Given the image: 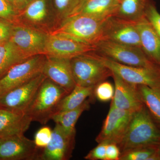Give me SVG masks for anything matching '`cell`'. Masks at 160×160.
<instances>
[{"label": "cell", "mask_w": 160, "mask_h": 160, "mask_svg": "<svg viewBox=\"0 0 160 160\" xmlns=\"http://www.w3.org/2000/svg\"><path fill=\"white\" fill-rule=\"evenodd\" d=\"M117 145L121 153L138 147L160 146V126L145 105L133 113Z\"/></svg>", "instance_id": "1"}, {"label": "cell", "mask_w": 160, "mask_h": 160, "mask_svg": "<svg viewBox=\"0 0 160 160\" xmlns=\"http://www.w3.org/2000/svg\"><path fill=\"white\" fill-rule=\"evenodd\" d=\"M108 19L84 15L71 16L62 20L58 28L49 33L63 35L95 46L102 40L104 26Z\"/></svg>", "instance_id": "2"}, {"label": "cell", "mask_w": 160, "mask_h": 160, "mask_svg": "<svg viewBox=\"0 0 160 160\" xmlns=\"http://www.w3.org/2000/svg\"><path fill=\"white\" fill-rule=\"evenodd\" d=\"M68 94L61 86L46 78L25 113L32 121L45 125L51 119L60 101Z\"/></svg>", "instance_id": "3"}, {"label": "cell", "mask_w": 160, "mask_h": 160, "mask_svg": "<svg viewBox=\"0 0 160 160\" xmlns=\"http://www.w3.org/2000/svg\"><path fill=\"white\" fill-rule=\"evenodd\" d=\"M98 54L127 66L159 69L160 67L145 54L142 48L102 40L96 45Z\"/></svg>", "instance_id": "4"}, {"label": "cell", "mask_w": 160, "mask_h": 160, "mask_svg": "<svg viewBox=\"0 0 160 160\" xmlns=\"http://www.w3.org/2000/svg\"><path fill=\"white\" fill-rule=\"evenodd\" d=\"M72 73L78 86H95L112 76V72L92 52L71 59Z\"/></svg>", "instance_id": "5"}, {"label": "cell", "mask_w": 160, "mask_h": 160, "mask_svg": "<svg viewBox=\"0 0 160 160\" xmlns=\"http://www.w3.org/2000/svg\"><path fill=\"white\" fill-rule=\"evenodd\" d=\"M46 59L45 55H38L11 67L0 78V96L42 73Z\"/></svg>", "instance_id": "6"}, {"label": "cell", "mask_w": 160, "mask_h": 160, "mask_svg": "<svg viewBox=\"0 0 160 160\" xmlns=\"http://www.w3.org/2000/svg\"><path fill=\"white\" fill-rule=\"evenodd\" d=\"M94 54L112 72L126 82L138 86L145 85L151 88H160V70L127 66L98 53Z\"/></svg>", "instance_id": "7"}, {"label": "cell", "mask_w": 160, "mask_h": 160, "mask_svg": "<svg viewBox=\"0 0 160 160\" xmlns=\"http://www.w3.org/2000/svg\"><path fill=\"white\" fill-rule=\"evenodd\" d=\"M49 33L28 25L13 26L9 41L28 58L45 55Z\"/></svg>", "instance_id": "8"}, {"label": "cell", "mask_w": 160, "mask_h": 160, "mask_svg": "<svg viewBox=\"0 0 160 160\" xmlns=\"http://www.w3.org/2000/svg\"><path fill=\"white\" fill-rule=\"evenodd\" d=\"M43 73L0 96V108L26 114L38 89L46 78Z\"/></svg>", "instance_id": "9"}, {"label": "cell", "mask_w": 160, "mask_h": 160, "mask_svg": "<svg viewBox=\"0 0 160 160\" xmlns=\"http://www.w3.org/2000/svg\"><path fill=\"white\" fill-rule=\"evenodd\" d=\"M96 50V47L93 45L63 35L49 33L45 47V55L47 57L71 60Z\"/></svg>", "instance_id": "10"}, {"label": "cell", "mask_w": 160, "mask_h": 160, "mask_svg": "<svg viewBox=\"0 0 160 160\" xmlns=\"http://www.w3.org/2000/svg\"><path fill=\"white\" fill-rule=\"evenodd\" d=\"M40 149L24 134L0 138V160H38Z\"/></svg>", "instance_id": "11"}, {"label": "cell", "mask_w": 160, "mask_h": 160, "mask_svg": "<svg viewBox=\"0 0 160 160\" xmlns=\"http://www.w3.org/2000/svg\"><path fill=\"white\" fill-rule=\"evenodd\" d=\"M102 40H109L141 48L139 32L137 22L112 16L106 20Z\"/></svg>", "instance_id": "12"}, {"label": "cell", "mask_w": 160, "mask_h": 160, "mask_svg": "<svg viewBox=\"0 0 160 160\" xmlns=\"http://www.w3.org/2000/svg\"><path fill=\"white\" fill-rule=\"evenodd\" d=\"M133 113L110 106L96 141L98 143L106 142L117 144L126 132Z\"/></svg>", "instance_id": "13"}, {"label": "cell", "mask_w": 160, "mask_h": 160, "mask_svg": "<svg viewBox=\"0 0 160 160\" xmlns=\"http://www.w3.org/2000/svg\"><path fill=\"white\" fill-rule=\"evenodd\" d=\"M112 72L114 94L110 106L131 112L138 111L144 106L138 85L128 82Z\"/></svg>", "instance_id": "14"}, {"label": "cell", "mask_w": 160, "mask_h": 160, "mask_svg": "<svg viewBox=\"0 0 160 160\" xmlns=\"http://www.w3.org/2000/svg\"><path fill=\"white\" fill-rule=\"evenodd\" d=\"M56 124L51 139L40 152L38 160H68L71 157L75 136L66 134L60 124Z\"/></svg>", "instance_id": "15"}, {"label": "cell", "mask_w": 160, "mask_h": 160, "mask_svg": "<svg viewBox=\"0 0 160 160\" xmlns=\"http://www.w3.org/2000/svg\"><path fill=\"white\" fill-rule=\"evenodd\" d=\"M42 73L47 78L61 86L69 94L76 84L72 73L71 60L47 57Z\"/></svg>", "instance_id": "16"}, {"label": "cell", "mask_w": 160, "mask_h": 160, "mask_svg": "<svg viewBox=\"0 0 160 160\" xmlns=\"http://www.w3.org/2000/svg\"><path fill=\"white\" fill-rule=\"evenodd\" d=\"M120 1L121 0H82L79 6L69 17L84 15L106 19L116 16Z\"/></svg>", "instance_id": "17"}, {"label": "cell", "mask_w": 160, "mask_h": 160, "mask_svg": "<svg viewBox=\"0 0 160 160\" xmlns=\"http://www.w3.org/2000/svg\"><path fill=\"white\" fill-rule=\"evenodd\" d=\"M32 122L26 114L0 108V138L24 134Z\"/></svg>", "instance_id": "18"}, {"label": "cell", "mask_w": 160, "mask_h": 160, "mask_svg": "<svg viewBox=\"0 0 160 160\" xmlns=\"http://www.w3.org/2000/svg\"><path fill=\"white\" fill-rule=\"evenodd\" d=\"M141 48L145 54L160 67V38L146 17L137 22Z\"/></svg>", "instance_id": "19"}, {"label": "cell", "mask_w": 160, "mask_h": 160, "mask_svg": "<svg viewBox=\"0 0 160 160\" xmlns=\"http://www.w3.org/2000/svg\"><path fill=\"white\" fill-rule=\"evenodd\" d=\"M95 87H84L76 85L73 90L60 101L56 109L54 114L79 107L87 98L93 95Z\"/></svg>", "instance_id": "20"}, {"label": "cell", "mask_w": 160, "mask_h": 160, "mask_svg": "<svg viewBox=\"0 0 160 160\" xmlns=\"http://www.w3.org/2000/svg\"><path fill=\"white\" fill-rule=\"evenodd\" d=\"M90 102V100H86L76 109L56 113L52 116L51 119L56 123L60 124L66 134L75 136L76 124L82 113L89 109Z\"/></svg>", "instance_id": "21"}, {"label": "cell", "mask_w": 160, "mask_h": 160, "mask_svg": "<svg viewBox=\"0 0 160 160\" xmlns=\"http://www.w3.org/2000/svg\"><path fill=\"white\" fill-rule=\"evenodd\" d=\"M11 41L0 44V78L11 67L28 59Z\"/></svg>", "instance_id": "22"}, {"label": "cell", "mask_w": 160, "mask_h": 160, "mask_svg": "<svg viewBox=\"0 0 160 160\" xmlns=\"http://www.w3.org/2000/svg\"><path fill=\"white\" fill-rule=\"evenodd\" d=\"M149 0H121L117 13L115 16L137 22L145 17Z\"/></svg>", "instance_id": "23"}, {"label": "cell", "mask_w": 160, "mask_h": 160, "mask_svg": "<svg viewBox=\"0 0 160 160\" xmlns=\"http://www.w3.org/2000/svg\"><path fill=\"white\" fill-rule=\"evenodd\" d=\"M50 10H52L50 0H33L20 14L31 24H42Z\"/></svg>", "instance_id": "24"}, {"label": "cell", "mask_w": 160, "mask_h": 160, "mask_svg": "<svg viewBox=\"0 0 160 160\" xmlns=\"http://www.w3.org/2000/svg\"><path fill=\"white\" fill-rule=\"evenodd\" d=\"M143 103L154 121L160 126V88L138 85Z\"/></svg>", "instance_id": "25"}, {"label": "cell", "mask_w": 160, "mask_h": 160, "mask_svg": "<svg viewBox=\"0 0 160 160\" xmlns=\"http://www.w3.org/2000/svg\"><path fill=\"white\" fill-rule=\"evenodd\" d=\"M52 11L62 21L68 18L82 0H50Z\"/></svg>", "instance_id": "26"}, {"label": "cell", "mask_w": 160, "mask_h": 160, "mask_svg": "<svg viewBox=\"0 0 160 160\" xmlns=\"http://www.w3.org/2000/svg\"><path fill=\"white\" fill-rule=\"evenodd\" d=\"M159 146H144L132 149L121 153L119 160H149L157 151Z\"/></svg>", "instance_id": "27"}, {"label": "cell", "mask_w": 160, "mask_h": 160, "mask_svg": "<svg viewBox=\"0 0 160 160\" xmlns=\"http://www.w3.org/2000/svg\"><path fill=\"white\" fill-rule=\"evenodd\" d=\"M114 94V86L111 83L105 81L95 86L93 92V95L101 102L111 101Z\"/></svg>", "instance_id": "28"}, {"label": "cell", "mask_w": 160, "mask_h": 160, "mask_svg": "<svg viewBox=\"0 0 160 160\" xmlns=\"http://www.w3.org/2000/svg\"><path fill=\"white\" fill-rule=\"evenodd\" d=\"M145 17L160 38V13L153 1L149 0L145 11Z\"/></svg>", "instance_id": "29"}, {"label": "cell", "mask_w": 160, "mask_h": 160, "mask_svg": "<svg viewBox=\"0 0 160 160\" xmlns=\"http://www.w3.org/2000/svg\"><path fill=\"white\" fill-rule=\"evenodd\" d=\"M52 131L49 127L45 126L37 132L33 141L38 148L43 149L47 146L51 139Z\"/></svg>", "instance_id": "30"}, {"label": "cell", "mask_w": 160, "mask_h": 160, "mask_svg": "<svg viewBox=\"0 0 160 160\" xmlns=\"http://www.w3.org/2000/svg\"><path fill=\"white\" fill-rule=\"evenodd\" d=\"M108 143L102 142L92 149L84 158L88 160H106V148Z\"/></svg>", "instance_id": "31"}, {"label": "cell", "mask_w": 160, "mask_h": 160, "mask_svg": "<svg viewBox=\"0 0 160 160\" xmlns=\"http://www.w3.org/2000/svg\"><path fill=\"white\" fill-rule=\"evenodd\" d=\"M18 13L7 0H0V18L5 20L14 19Z\"/></svg>", "instance_id": "32"}, {"label": "cell", "mask_w": 160, "mask_h": 160, "mask_svg": "<svg viewBox=\"0 0 160 160\" xmlns=\"http://www.w3.org/2000/svg\"><path fill=\"white\" fill-rule=\"evenodd\" d=\"M13 26L4 20H0V44L9 41Z\"/></svg>", "instance_id": "33"}, {"label": "cell", "mask_w": 160, "mask_h": 160, "mask_svg": "<svg viewBox=\"0 0 160 160\" xmlns=\"http://www.w3.org/2000/svg\"><path fill=\"white\" fill-rule=\"evenodd\" d=\"M121 152L117 144L108 143L106 148V160H119Z\"/></svg>", "instance_id": "34"}, {"label": "cell", "mask_w": 160, "mask_h": 160, "mask_svg": "<svg viewBox=\"0 0 160 160\" xmlns=\"http://www.w3.org/2000/svg\"><path fill=\"white\" fill-rule=\"evenodd\" d=\"M16 10L21 13L33 0H7Z\"/></svg>", "instance_id": "35"}, {"label": "cell", "mask_w": 160, "mask_h": 160, "mask_svg": "<svg viewBox=\"0 0 160 160\" xmlns=\"http://www.w3.org/2000/svg\"><path fill=\"white\" fill-rule=\"evenodd\" d=\"M157 153L158 157L159 160H160V146H159L158 148Z\"/></svg>", "instance_id": "36"}]
</instances>
